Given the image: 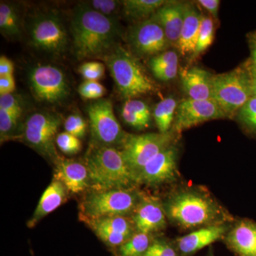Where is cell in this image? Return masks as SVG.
Returning a JSON list of instances; mask_svg holds the SVG:
<instances>
[{"label": "cell", "mask_w": 256, "mask_h": 256, "mask_svg": "<svg viewBox=\"0 0 256 256\" xmlns=\"http://www.w3.org/2000/svg\"><path fill=\"white\" fill-rule=\"evenodd\" d=\"M82 222L87 224L92 230L94 229H102L130 237L132 236L137 232L132 217L130 216H114L97 220H84Z\"/></svg>", "instance_id": "cb8c5ba5"}, {"label": "cell", "mask_w": 256, "mask_h": 256, "mask_svg": "<svg viewBox=\"0 0 256 256\" xmlns=\"http://www.w3.org/2000/svg\"><path fill=\"white\" fill-rule=\"evenodd\" d=\"M92 144L120 150L129 136L124 132L114 116L110 99L100 98L88 105Z\"/></svg>", "instance_id": "9c48e42d"}, {"label": "cell", "mask_w": 256, "mask_h": 256, "mask_svg": "<svg viewBox=\"0 0 256 256\" xmlns=\"http://www.w3.org/2000/svg\"><path fill=\"white\" fill-rule=\"evenodd\" d=\"M247 40L250 48V56L246 62V65L250 70L256 72V30L248 34Z\"/></svg>", "instance_id": "b9f144b4"}, {"label": "cell", "mask_w": 256, "mask_h": 256, "mask_svg": "<svg viewBox=\"0 0 256 256\" xmlns=\"http://www.w3.org/2000/svg\"><path fill=\"white\" fill-rule=\"evenodd\" d=\"M54 165V180L63 184L69 193L78 194L90 190L88 170L84 162L60 156Z\"/></svg>", "instance_id": "2e32d148"}, {"label": "cell", "mask_w": 256, "mask_h": 256, "mask_svg": "<svg viewBox=\"0 0 256 256\" xmlns=\"http://www.w3.org/2000/svg\"><path fill=\"white\" fill-rule=\"evenodd\" d=\"M242 127L250 134L256 136V98L252 97L236 114Z\"/></svg>", "instance_id": "4dcf8cb0"}, {"label": "cell", "mask_w": 256, "mask_h": 256, "mask_svg": "<svg viewBox=\"0 0 256 256\" xmlns=\"http://www.w3.org/2000/svg\"><path fill=\"white\" fill-rule=\"evenodd\" d=\"M174 140L173 131L140 136L129 134L120 150L136 181L141 170L156 154L174 144Z\"/></svg>", "instance_id": "8fae6325"}, {"label": "cell", "mask_w": 256, "mask_h": 256, "mask_svg": "<svg viewBox=\"0 0 256 256\" xmlns=\"http://www.w3.org/2000/svg\"><path fill=\"white\" fill-rule=\"evenodd\" d=\"M197 3L206 10L213 18L217 20L220 11V0H198Z\"/></svg>", "instance_id": "ee69618b"}, {"label": "cell", "mask_w": 256, "mask_h": 256, "mask_svg": "<svg viewBox=\"0 0 256 256\" xmlns=\"http://www.w3.org/2000/svg\"><path fill=\"white\" fill-rule=\"evenodd\" d=\"M252 97V76L246 64L227 73L213 75L212 99L227 118L236 116Z\"/></svg>", "instance_id": "52a82bcc"}, {"label": "cell", "mask_w": 256, "mask_h": 256, "mask_svg": "<svg viewBox=\"0 0 256 256\" xmlns=\"http://www.w3.org/2000/svg\"><path fill=\"white\" fill-rule=\"evenodd\" d=\"M102 60H105L118 92L124 98H136L159 90L138 58L120 44Z\"/></svg>", "instance_id": "277c9868"}, {"label": "cell", "mask_w": 256, "mask_h": 256, "mask_svg": "<svg viewBox=\"0 0 256 256\" xmlns=\"http://www.w3.org/2000/svg\"><path fill=\"white\" fill-rule=\"evenodd\" d=\"M178 62H174L168 66L153 74L156 78L162 82H170L176 78L178 74Z\"/></svg>", "instance_id": "60d3db41"}, {"label": "cell", "mask_w": 256, "mask_h": 256, "mask_svg": "<svg viewBox=\"0 0 256 256\" xmlns=\"http://www.w3.org/2000/svg\"><path fill=\"white\" fill-rule=\"evenodd\" d=\"M78 94L88 100H99L105 96L106 88L98 82L84 80L78 88Z\"/></svg>", "instance_id": "d590c367"}, {"label": "cell", "mask_w": 256, "mask_h": 256, "mask_svg": "<svg viewBox=\"0 0 256 256\" xmlns=\"http://www.w3.org/2000/svg\"><path fill=\"white\" fill-rule=\"evenodd\" d=\"M153 242L152 234L137 232L118 248V256H144Z\"/></svg>", "instance_id": "83f0119b"}, {"label": "cell", "mask_w": 256, "mask_h": 256, "mask_svg": "<svg viewBox=\"0 0 256 256\" xmlns=\"http://www.w3.org/2000/svg\"><path fill=\"white\" fill-rule=\"evenodd\" d=\"M20 116L12 112L0 110V140L1 144L12 139H18L20 130H18Z\"/></svg>", "instance_id": "f546056e"}, {"label": "cell", "mask_w": 256, "mask_h": 256, "mask_svg": "<svg viewBox=\"0 0 256 256\" xmlns=\"http://www.w3.org/2000/svg\"><path fill=\"white\" fill-rule=\"evenodd\" d=\"M178 105V100L173 96L164 98L156 104L153 117L160 132H170L174 124Z\"/></svg>", "instance_id": "4316f807"}, {"label": "cell", "mask_w": 256, "mask_h": 256, "mask_svg": "<svg viewBox=\"0 0 256 256\" xmlns=\"http://www.w3.org/2000/svg\"><path fill=\"white\" fill-rule=\"evenodd\" d=\"M249 69V68H248ZM250 70V69H249ZM252 76V97L256 98V72L250 70Z\"/></svg>", "instance_id": "bcb514c9"}, {"label": "cell", "mask_w": 256, "mask_h": 256, "mask_svg": "<svg viewBox=\"0 0 256 256\" xmlns=\"http://www.w3.org/2000/svg\"><path fill=\"white\" fill-rule=\"evenodd\" d=\"M105 66L102 62L96 60L84 62L79 67L78 72L85 80L98 82L105 74Z\"/></svg>", "instance_id": "836d02e7"}, {"label": "cell", "mask_w": 256, "mask_h": 256, "mask_svg": "<svg viewBox=\"0 0 256 256\" xmlns=\"http://www.w3.org/2000/svg\"><path fill=\"white\" fill-rule=\"evenodd\" d=\"M0 31L8 38L16 40L22 34V24L18 9L14 4L1 2Z\"/></svg>", "instance_id": "484cf974"}, {"label": "cell", "mask_w": 256, "mask_h": 256, "mask_svg": "<svg viewBox=\"0 0 256 256\" xmlns=\"http://www.w3.org/2000/svg\"><path fill=\"white\" fill-rule=\"evenodd\" d=\"M14 72V64L12 60L5 56L0 57V77L12 76Z\"/></svg>", "instance_id": "f6af8a7d"}, {"label": "cell", "mask_w": 256, "mask_h": 256, "mask_svg": "<svg viewBox=\"0 0 256 256\" xmlns=\"http://www.w3.org/2000/svg\"><path fill=\"white\" fill-rule=\"evenodd\" d=\"M92 232L101 242L110 248H118L132 237L122 235V234L112 233L102 229H94Z\"/></svg>", "instance_id": "74e56055"}, {"label": "cell", "mask_w": 256, "mask_h": 256, "mask_svg": "<svg viewBox=\"0 0 256 256\" xmlns=\"http://www.w3.org/2000/svg\"><path fill=\"white\" fill-rule=\"evenodd\" d=\"M70 33L74 53L80 60L104 58L118 44L122 34L118 20L94 11L84 2L74 8Z\"/></svg>", "instance_id": "6da1fadb"}, {"label": "cell", "mask_w": 256, "mask_h": 256, "mask_svg": "<svg viewBox=\"0 0 256 256\" xmlns=\"http://www.w3.org/2000/svg\"><path fill=\"white\" fill-rule=\"evenodd\" d=\"M131 217L137 232L149 234L164 229L168 218L164 205L159 198L144 194H141L140 200Z\"/></svg>", "instance_id": "9a60e30c"}, {"label": "cell", "mask_w": 256, "mask_h": 256, "mask_svg": "<svg viewBox=\"0 0 256 256\" xmlns=\"http://www.w3.org/2000/svg\"><path fill=\"white\" fill-rule=\"evenodd\" d=\"M226 242L240 256H256V223L238 222L227 234Z\"/></svg>", "instance_id": "44dd1931"}, {"label": "cell", "mask_w": 256, "mask_h": 256, "mask_svg": "<svg viewBox=\"0 0 256 256\" xmlns=\"http://www.w3.org/2000/svg\"><path fill=\"white\" fill-rule=\"evenodd\" d=\"M214 34L215 26L214 18L212 16L202 15L201 28L198 34L196 48L190 58L191 62L196 60L200 56L204 53L210 48L214 40Z\"/></svg>", "instance_id": "f1b7e54d"}, {"label": "cell", "mask_w": 256, "mask_h": 256, "mask_svg": "<svg viewBox=\"0 0 256 256\" xmlns=\"http://www.w3.org/2000/svg\"><path fill=\"white\" fill-rule=\"evenodd\" d=\"M120 114L126 124L138 130L146 129L150 124V108L144 101L140 99L126 100Z\"/></svg>", "instance_id": "603a6c76"}, {"label": "cell", "mask_w": 256, "mask_h": 256, "mask_svg": "<svg viewBox=\"0 0 256 256\" xmlns=\"http://www.w3.org/2000/svg\"><path fill=\"white\" fill-rule=\"evenodd\" d=\"M86 120L78 114H72L64 121L65 132L79 138H84L87 131Z\"/></svg>", "instance_id": "e575fe53"}, {"label": "cell", "mask_w": 256, "mask_h": 256, "mask_svg": "<svg viewBox=\"0 0 256 256\" xmlns=\"http://www.w3.org/2000/svg\"><path fill=\"white\" fill-rule=\"evenodd\" d=\"M213 75L208 70L194 66L186 69L182 75V85L188 98L196 100L212 99Z\"/></svg>", "instance_id": "d6986e66"}, {"label": "cell", "mask_w": 256, "mask_h": 256, "mask_svg": "<svg viewBox=\"0 0 256 256\" xmlns=\"http://www.w3.org/2000/svg\"><path fill=\"white\" fill-rule=\"evenodd\" d=\"M68 190L63 184L53 180L42 194L36 210L28 220L26 225L28 228H34L37 224L40 223V220L65 203L68 198Z\"/></svg>", "instance_id": "ffe728a7"}, {"label": "cell", "mask_w": 256, "mask_h": 256, "mask_svg": "<svg viewBox=\"0 0 256 256\" xmlns=\"http://www.w3.org/2000/svg\"><path fill=\"white\" fill-rule=\"evenodd\" d=\"M56 143L60 150L68 156L76 154L82 148L80 139L66 132L58 133Z\"/></svg>", "instance_id": "d6a6232c"}, {"label": "cell", "mask_w": 256, "mask_h": 256, "mask_svg": "<svg viewBox=\"0 0 256 256\" xmlns=\"http://www.w3.org/2000/svg\"><path fill=\"white\" fill-rule=\"evenodd\" d=\"M30 45L54 57L62 56L68 46V35L62 18L54 12L38 13L28 25Z\"/></svg>", "instance_id": "ba28073f"}, {"label": "cell", "mask_w": 256, "mask_h": 256, "mask_svg": "<svg viewBox=\"0 0 256 256\" xmlns=\"http://www.w3.org/2000/svg\"><path fill=\"white\" fill-rule=\"evenodd\" d=\"M30 90L35 98L45 104H60L70 95L66 76L58 67L52 64H38L28 74Z\"/></svg>", "instance_id": "30bf717a"}, {"label": "cell", "mask_w": 256, "mask_h": 256, "mask_svg": "<svg viewBox=\"0 0 256 256\" xmlns=\"http://www.w3.org/2000/svg\"><path fill=\"white\" fill-rule=\"evenodd\" d=\"M89 192L79 204L82 222L114 216L131 217L142 194L136 188Z\"/></svg>", "instance_id": "5b68a950"}, {"label": "cell", "mask_w": 256, "mask_h": 256, "mask_svg": "<svg viewBox=\"0 0 256 256\" xmlns=\"http://www.w3.org/2000/svg\"><path fill=\"white\" fill-rule=\"evenodd\" d=\"M0 110L8 111L21 117L24 110L22 101L14 94L0 96Z\"/></svg>", "instance_id": "f35d334b"}, {"label": "cell", "mask_w": 256, "mask_h": 256, "mask_svg": "<svg viewBox=\"0 0 256 256\" xmlns=\"http://www.w3.org/2000/svg\"><path fill=\"white\" fill-rule=\"evenodd\" d=\"M225 118H228L214 100L186 98L178 104L172 131L180 134L206 121Z\"/></svg>", "instance_id": "4fadbf2b"}, {"label": "cell", "mask_w": 256, "mask_h": 256, "mask_svg": "<svg viewBox=\"0 0 256 256\" xmlns=\"http://www.w3.org/2000/svg\"><path fill=\"white\" fill-rule=\"evenodd\" d=\"M126 41L130 52L137 58H152L171 47L163 28L150 18L129 28L126 32Z\"/></svg>", "instance_id": "7c38bea8"}, {"label": "cell", "mask_w": 256, "mask_h": 256, "mask_svg": "<svg viewBox=\"0 0 256 256\" xmlns=\"http://www.w3.org/2000/svg\"><path fill=\"white\" fill-rule=\"evenodd\" d=\"M178 152L174 144L156 154L138 175V184L154 186L174 182L178 174Z\"/></svg>", "instance_id": "5bb4252c"}, {"label": "cell", "mask_w": 256, "mask_h": 256, "mask_svg": "<svg viewBox=\"0 0 256 256\" xmlns=\"http://www.w3.org/2000/svg\"><path fill=\"white\" fill-rule=\"evenodd\" d=\"M16 82L14 75L0 77V96L14 94Z\"/></svg>", "instance_id": "7bdbcfd3"}, {"label": "cell", "mask_w": 256, "mask_h": 256, "mask_svg": "<svg viewBox=\"0 0 256 256\" xmlns=\"http://www.w3.org/2000/svg\"><path fill=\"white\" fill-rule=\"evenodd\" d=\"M176 62H178V53L174 50H166L152 57L148 62V66L152 73L154 74Z\"/></svg>", "instance_id": "8d00e7d4"}, {"label": "cell", "mask_w": 256, "mask_h": 256, "mask_svg": "<svg viewBox=\"0 0 256 256\" xmlns=\"http://www.w3.org/2000/svg\"><path fill=\"white\" fill-rule=\"evenodd\" d=\"M84 3L94 11L112 20H118L120 13L122 12V1L92 0Z\"/></svg>", "instance_id": "1f68e13d"}, {"label": "cell", "mask_w": 256, "mask_h": 256, "mask_svg": "<svg viewBox=\"0 0 256 256\" xmlns=\"http://www.w3.org/2000/svg\"><path fill=\"white\" fill-rule=\"evenodd\" d=\"M144 256H182L170 244L161 240H154Z\"/></svg>", "instance_id": "ab89813d"}, {"label": "cell", "mask_w": 256, "mask_h": 256, "mask_svg": "<svg viewBox=\"0 0 256 256\" xmlns=\"http://www.w3.org/2000/svg\"><path fill=\"white\" fill-rule=\"evenodd\" d=\"M186 8V2L168 1L150 18L162 26L170 46L176 50L181 36Z\"/></svg>", "instance_id": "e0dca14e"}, {"label": "cell", "mask_w": 256, "mask_h": 256, "mask_svg": "<svg viewBox=\"0 0 256 256\" xmlns=\"http://www.w3.org/2000/svg\"><path fill=\"white\" fill-rule=\"evenodd\" d=\"M62 122V116L56 112H32L22 126L18 139L54 164L60 156L56 148V140Z\"/></svg>", "instance_id": "8992f818"}, {"label": "cell", "mask_w": 256, "mask_h": 256, "mask_svg": "<svg viewBox=\"0 0 256 256\" xmlns=\"http://www.w3.org/2000/svg\"><path fill=\"white\" fill-rule=\"evenodd\" d=\"M168 1L164 0H124L122 13L128 20L141 22L152 16Z\"/></svg>", "instance_id": "d4e9b609"}, {"label": "cell", "mask_w": 256, "mask_h": 256, "mask_svg": "<svg viewBox=\"0 0 256 256\" xmlns=\"http://www.w3.org/2000/svg\"><path fill=\"white\" fill-rule=\"evenodd\" d=\"M202 14L196 6L186 3V12L178 50L182 56L193 54L201 28Z\"/></svg>", "instance_id": "7402d4cb"}, {"label": "cell", "mask_w": 256, "mask_h": 256, "mask_svg": "<svg viewBox=\"0 0 256 256\" xmlns=\"http://www.w3.org/2000/svg\"><path fill=\"white\" fill-rule=\"evenodd\" d=\"M227 230L228 227L225 224L203 227L178 238L176 240V246L182 255H193L220 240Z\"/></svg>", "instance_id": "ac0fdd59"}, {"label": "cell", "mask_w": 256, "mask_h": 256, "mask_svg": "<svg viewBox=\"0 0 256 256\" xmlns=\"http://www.w3.org/2000/svg\"><path fill=\"white\" fill-rule=\"evenodd\" d=\"M84 162L90 176V190L131 188L138 185L122 152L118 148L90 144Z\"/></svg>", "instance_id": "3957f363"}, {"label": "cell", "mask_w": 256, "mask_h": 256, "mask_svg": "<svg viewBox=\"0 0 256 256\" xmlns=\"http://www.w3.org/2000/svg\"><path fill=\"white\" fill-rule=\"evenodd\" d=\"M163 205L166 218L184 229L223 224L229 217L210 195L194 190L175 192Z\"/></svg>", "instance_id": "7a4b0ae2"}]
</instances>
